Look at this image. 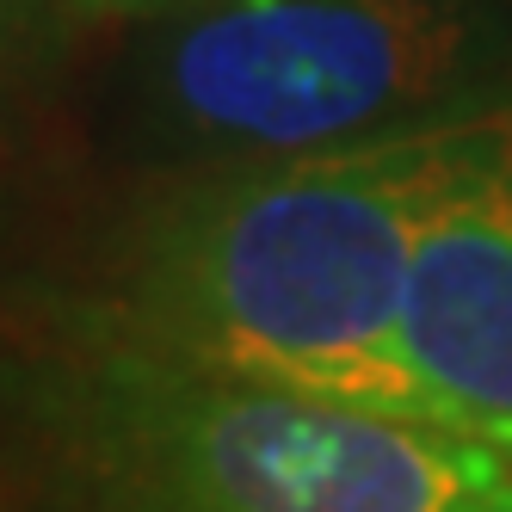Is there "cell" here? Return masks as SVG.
I'll list each match as a JSON object with an SVG mask.
<instances>
[{"mask_svg":"<svg viewBox=\"0 0 512 512\" xmlns=\"http://www.w3.org/2000/svg\"><path fill=\"white\" fill-rule=\"evenodd\" d=\"M512 167V105L352 149L210 167L136 235L112 334L352 408L420 414L401 315L426 229Z\"/></svg>","mask_w":512,"mask_h":512,"instance_id":"1","label":"cell"},{"mask_svg":"<svg viewBox=\"0 0 512 512\" xmlns=\"http://www.w3.org/2000/svg\"><path fill=\"white\" fill-rule=\"evenodd\" d=\"M68 383L44 512H512V457L445 420L198 371L124 334Z\"/></svg>","mask_w":512,"mask_h":512,"instance_id":"2","label":"cell"},{"mask_svg":"<svg viewBox=\"0 0 512 512\" xmlns=\"http://www.w3.org/2000/svg\"><path fill=\"white\" fill-rule=\"evenodd\" d=\"M136 130L204 167L290 161L482 105L488 38L451 0H149Z\"/></svg>","mask_w":512,"mask_h":512,"instance_id":"3","label":"cell"},{"mask_svg":"<svg viewBox=\"0 0 512 512\" xmlns=\"http://www.w3.org/2000/svg\"><path fill=\"white\" fill-rule=\"evenodd\" d=\"M401 346L426 408L512 457V167L426 229Z\"/></svg>","mask_w":512,"mask_h":512,"instance_id":"4","label":"cell"},{"mask_svg":"<svg viewBox=\"0 0 512 512\" xmlns=\"http://www.w3.org/2000/svg\"><path fill=\"white\" fill-rule=\"evenodd\" d=\"M124 7H149V0H124Z\"/></svg>","mask_w":512,"mask_h":512,"instance_id":"5","label":"cell"}]
</instances>
